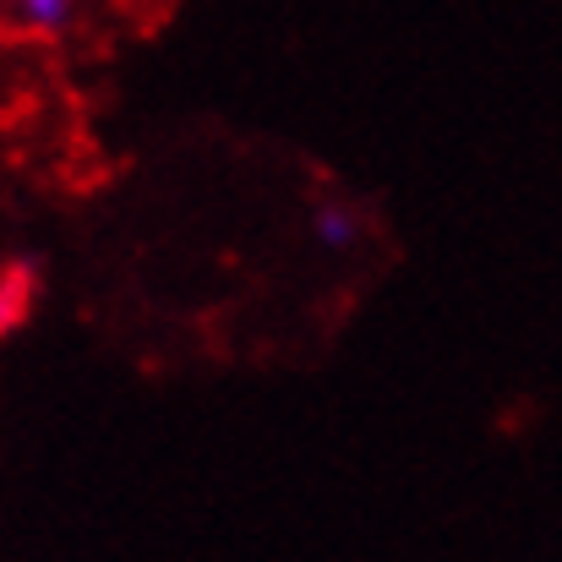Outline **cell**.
<instances>
[{"label":"cell","instance_id":"1","mask_svg":"<svg viewBox=\"0 0 562 562\" xmlns=\"http://www.w3.org/2000/svg\"><path fill=\"white\" fill-rule=\"evenodd\" d=\"M27 306H33V273L11 268V273L0 279V334H5L11 323H22V317H27Z\"/></svg>","mask_w":562,"mask_h":562},{"label":"cell","instance_id":"3","mask_svg":"<svg viewBox=\"0 0 562 562\" xmlns=\"http://www.w3.org/2000/svg\"><path fill=\"white\" fill-rule=\"evenodd\" d=\"M323 235H328V240H350V229H345L339 213H323Z\"/></svg>","mask_w":562,"mask_h":562},{"label":"cell","instance_id":"2","mask_svg":"<svg viewBox=\"0 0 562 562\" xmlns=\"http://www.w3.org/2000/svg\"><path fill=\"white\" fill-rule=\"evenodd\" d=\"M33 27H60L66 16H71V0H11Z\"/></svg>","mask_w":562,"mask_h":562}]
</instances>
